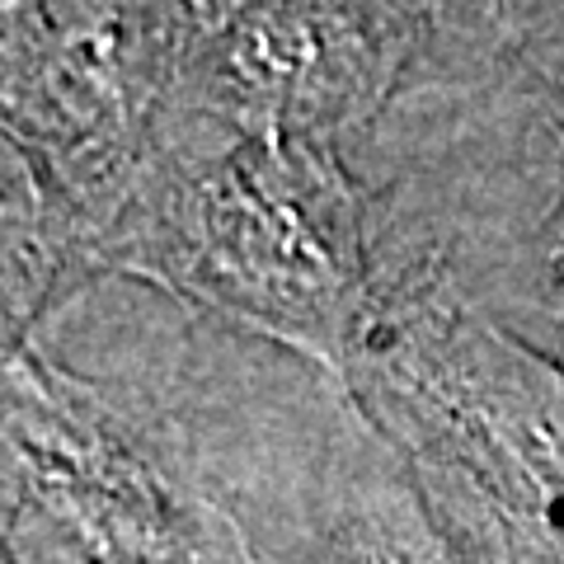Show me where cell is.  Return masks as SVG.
I'll return each instance as SVG.
<instances>
[{"label": "cell", "instance_id": "obj_1", "mask_svg": "<svg viewBox=\"0 0 564 564\" xmlns=\"http://www.w3.org/2000/svg\"><path fill=\"white\" fill-rule=\"evenodd\" d=\"M352 170L381 278L443 269L475 311L564 367V6H433Z\"/></svg>", "mask_w": 564, "mask_h": 564}, {"label": "cell", "instance_id": "obj_2", "mask_svg": "<svg viewBox=\"0 0 564 564\" xmlns=\"http://www.w3.org/2000/svg\"><path fill=\"white\" fill-rule=\"evenodd\" d=\"M109 278L344 381L381 302L372 198L348 147L165 113Z\"/></svg>", "mask_w": 564, "mask_h": 564}, {"label": "cell", "instance_id": "obj_3", "mask_svg": "<svg viewBox=\"0 0 564 564\" xmlns=\"http://www.w3.org/2000/svg\"><path fill=\"white\" fill-rule=\"evenodd\" d=\"M6 352L109 278L155 161L184 6H6L0 14Z\"/></svg>", "mask_w": 564, "mask_h": 564}, {"label": "cell", "instance_id": "obj_4", "mask_svg": "<svg viewBox=\"0 0 564 564\" xmlns=\"http://www.w3.org/2000/svg\"><path fill=\"white\" fill-rule=\"evenodd\" d=\"M348 395L466 564H564V367L443 269L381 278Z\"/></svg>", "mask_w": 564, "mask_h": 564}, {"label": "cell", "instance_id": "obj_5", "mask_svg": "<svg viewBox=\"0 0 564 564\" xmlns=\"http://www.w3.org/2000/svg\"><path fill=\"white\" fill-rule=\"evenodd\" d=\"M6 564H259L180 410L6 352Z\"/></svg>", "mask_w": 564, "mask_h": 564}, {"label": "cell", "instance_id": "obj_6", "mask_svg": "<svg viewBox=\"0 0 564 564\" xmlns=\"http://www.w3.org/2000/svg\"><path fill=\"white\" fill-rule=\"evenodd\" d=\"M188 419L259 564H466L348 386L278 362H184Z\"/></svg>", "mask_w": 564, "mask_h": 564}, {"label": "cell", "instance_id": "obj_7", "mask_svg": "<svg viewBox=\"0 0 564 564\" xmlns=\"http://www.w3.org/2000/svg\"><path fill=\"white\" fill-rule=\"evenodd\" d=\"M433 6H184L165 113L358 147L414 70Z\"/></svg>", "mask_w": 564, "mask_h": 564}]
</instances>
